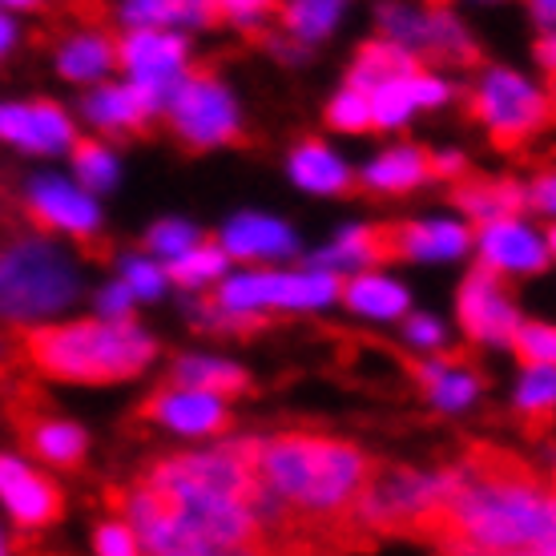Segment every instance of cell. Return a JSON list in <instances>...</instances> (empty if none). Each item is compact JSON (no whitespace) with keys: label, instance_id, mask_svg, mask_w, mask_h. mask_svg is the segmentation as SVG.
Returning a JSON list of instances; mask_svg holds the SVG:
<instances>
[{"label":"cell","instance_id":"1","mask_svg":"<svg viewBox=\"0 0 556 556\" xmlns=\"http://www.w3.org/2000/svg\"><path fill=\"white\" fill-rule=\"evenodd\" d=\"M553 484L532 464L492 444H468L440 468V501L419 541L440 556H504L553 548Z\"/></svg>","mask_w":556,"mask_h":556},{"label":"cell","instance_id":"2","mask_svg":"<svg viewBox=\"0 0 556 556\" xmlns=\"http://www.w3.org/2000/svg\"><path fill=\"white\" fill-rule=\"evenodd\" d=\"M254 480L270 492L291 525V536L319 541L334 553L367 548L355 529V501L376 459L363 447L315 435V431H282L251 447Z\"/></svg>","mask_w":556,"mask_h":556},{"label":"cell","instance_id":"3","mask_svg":"<svg viewBox=\"0 0 556 556\" xmlns=\"http://www.w3.org/2000/svg\"><path fill=\"white\" fill-rule=\"evenodd\" d=\"M28 359L61 383H117L153 359V339L134 319H89L37 327L25 339Z\"/></svg>","mask_w":556,"mask_h":556},{"label":"cell","instance_id":"4","mask_svg":"<svg viewBox=\"0 0 556 556\" xmlns=\"http://www.w3.org/2000/svg\"><path fill=\"white\" fill-rule=\"evenodd\" d=\"M77 299V270L53 242L9 238L0 247V319H49Z\"/></svg>","mask_w":556,"mask_h":556},{"label":"cell","instance_id":"5","mask_svg":"<svg viewBox=\"0 0 556 556\" xmlns=\"http://www.w3.org/2000/svg\"><path fill=\"white\" fill-rule=\"evenodd\" d=\"M440 501V472H419L404 464H371L355 501V529L371 544L376 536H416Z\"/></svg>","mask_w":556,"mask_h":556},{"label":"cell","instance_id":"6","mask_svg":"<svg viewBox=\"0 0 556 556\" xmlns=\"http://www.w3.org/2000/svg\"><path fill=\"white\" fill-rule=\"evenodd\" d=\"M472 113L488 126L496 150H520L525 141L536 138L548 126L553 105H548V93H541L520 73L492 70L476 89Z\"/></svg>","mask_w":556,"mask_h":556},{"label":"cell","instance_id":"7","mask_svg":"<svg viewBox=\"0 0 556 556\" xmlns=\"http://www.w3.org/2000/svg\"><path fill=\"white\" fill-rule=\"evenodd\" d=\"M343 278L331 270H270V275H238L218 291L223 311H242V315H263L270 306L278 311H311V306H327L339 299Z\"/></svg>","mask_w":556,"mask_h":556},{"label":"cell","instance_id":"8","mask_svg":"<svg viewBox=\"0 0 556 556\" xmlns=\"http://www.w3.org/2000/svg\"><path fill=\"white\" fill-rule=\"evenodd\" d=\"M166 101H169V122H174V129L194 150H214V146H226V141L238 138L235 98L214 77H206V73L181 77L166 93Z\"/></svg>","mask_w":556,"mask_h":556},{"label":"cell","instance_id":"9","mask_svg":"<svg viewBox=\"0 0 556 556\" xmlns=\"http://www.w3.org/2000/svg\"><path fill=\"white\" fill-rule=\"evenodd\" d=\"M459 323L476 343H513L516 327H520V311H516L513 294L504 291V278L496 270L476 266L472 275L464 278Z\"/></svg>","mask_w":556,"mask_h":556},{"label":"cell","instance_id":"10","mask_svg":"<svg viewBox=\"0 0 556 556\" xmlns=\"http://www.w3.org/2000/svg\"><path fill=\"white\" fill-rule=\"evenodd\" d=\"M0 504L13 513L21 529H49L65 513V496L49 476L33 472L25 459L0 456Z\"/></svg>","mask_w":556,"mask_h":556},{"label":"cell","instance_id":"11","mask_svg":"<svg viewBox=\"0 0 556 556\" xmlns=\"http://www.w3.org/2000/svg\"><path fill=\"white\" fill-rule=\"evenodd\" d=\"M117 65H126L134 81L150 85L153 93L166 98L169 89L181 81L186 41L174 33H162V28H134L117 49Z\"/></svg>","mask_w":556,"mask_h":556},{"label":"cell","instance_id":"12","mask_svg":"<svg viewBox=\"0 0 556 556\" xmlns=\"http://www.w3.org/2000/svg\"><path fill=\"white\" fill-rule=\"evenodd\" d=\"M141 419L162 424L181 435H214V431L230 428V412L218 395H202V391L186 388H162L153 391L150 400L141 404Z\"/></svg>","mask_w":556,"mask_h":556},{"label":"cell","instance_id":"13","mask_svg":"<svg viewBox=\"0 0 556 556\" xmlns=\"http://www.w3.org/2000/svg\"><path fill=\"white\" fill-rule=\"evenodd\" d=\"M28 214L41 226H56V230H65V235L81 238V242H93V238H98V223H101L98 202L61 178L33 181V190H28Z\"/></svg>","mask_w":556,"mask_h":556},{"label":"cell","instance_id":"14","mask_svg":"<svg viewBox=\"0 0 556 556\" xmlns=\"http://www.w3.org/2000/svg\"><path fill=\"white\" fill-rule=\"evenodd\" d=\"M548 254H553V238H536L529 226H520L516 218L484 226V235H480V258L496 275L501 270H513V275L544 270Z\"/></svg>","mask_w":556,"mask_h":556},{"label":"cell","instance_id":"15","mask_svg":"<svg viewBox=\"0 0 556 556\" xmlns=\"http://www.w3.org/2000/svg\"><path fill=\"white\" fill-rule=\"evenodd\" d=\"M0 138L33 153H56L73 146L70 117L49 105V101H33V105H0Z\"/></svg>","mask_w":556,"mask_h":556},{"label":"cell","instance_id":"16","mask_svg":"<svg viewBox=\"0 0 556 556\" xmlns=\"http://www.w3.org/2000/svg\"><path fill=\"white\" fill-rule=\"evenodd\" d=\"M16 428L25 435V444L53 468H77L85 459V431L70 419H56L49 412H33V407H16Z\"/></svg>","mask_w":556,"mask_h":556},{"label":"cell","instance_id":"17","mask_svg":"<svg viewBox=\"0 0 556 556\" xmlns=\"http://www.w3.org/2000/svg\"><path fill=\"white\" fill-rule=\"evenodd\" d=\"M440 101H447V89L440 81H431L428 73H407V77L383 81L367 93V105H371V126H379V129L404 126L419 105H440Z\"/></svg>","mask_w":556,"mask_h":556},{"label":"cell","instance_id":"18","mask_svg":"<svg viewBox=\"0 0 556 556\" xmlns=\"http://www.w3.org/2000/svg\"><path fill=\"white\" fill-rule=\"evenodd\" d=\"M162 93H153L150 85H110V89H101L93 98L85 101V113H89V122L101 129H113V134H129V129H141L150 122L153 113L162 110Z\"/></svg>","mask_w":556,"mask_h":556},{"label":"cell","instance_id":"19","mask_svg":"<svg viewBox=\"0 0 556 556\" xmlns=\"http://www.w3.org/2000/svg\"><path fill=\"white\" fill-rule=\"evenodd\" d=\"M218 247L235 258H291L299 251V238L287 223H275L266 214H242L223 230Z\"/></svg>","mask_w":556,"mask_h":556},{"label":"cell","instance_id":"20","mask_svg":"<svg viewBox=\"0 0 556 556\" xmlns=\"http://www.w3.org/2000/svg\"><path fill=\"white\" fill-rule=\"evenodd\" d=\"M468 218H476L480 226H492V223H508L516 218L520 210L529 206V198L525 190L516 186V181H504V178H472V181H459L456 194H452Z\"/></svg>","mask_w":556,"mask_h":556},{"label":"cell","instance_id":"21","mask_svg":"<svg viewBox=\"0 0 556 556\" xmlns=\"http://www.w3.org/2000/svg\"><path fill=\"white\" fill-rule=\"evenodd\" d=\"M122 16L134 28H210L223 21L218 0H126Z\"/></svg>","mask_w":556,"mask_h":556},{"label":"cell","instance_id":"22","mask_svg":"<svg viewBox=\"0 0 556 556\" xmlns=\"http://www.w3.org/2000/svg\"><path fill=\"white\" fill-rule=\"evenodd\" d=\"M391 258H400L395 251V223L391 226H351L343 235L334 238L331 251H323L315 258L319 270L327 266H367V263H391Z\"/></svg>","mask_w":556,"mask_h":556},{"label":"cell","instance_id":"23","mask_svg":"<svg viewBox=\"0 0 556 556\" xmlns=\"http://www.w3.org/2000/svg\"><path fill=\"white\" fill-rule=\"evenodd\" d=\"M472 247V235L459 223H395L400 258H459Z\"/></svg>","mask_w":556,"mask_h":556},{"label":"cell","instance_id":"24","mask_svg":"<svg viewBox=\"0 0 556 556\" xmlns=\"http://www.w3.org/2000/svg\"><path fill=\"white\" fill-rule=\"evenodd\" d=\"M407 73H424V61L412 56L407 49H400V45H391V41H367L359 53H355L348 89H355V93H371L376 85L395 81V77H407Z\"/></svg>","mask_w":556,"mask_h":556},{"label":"cell","instance_id":"25","mask_svg":"<svg viewBox=\"0 0 556 556\" xmlns=\"http://www.w3.org/2000/svg\"><path fill=\"white\" fill-rule=\"evenodd\" d=\"M431 178V153L412 150V146H400V150H388L383 157H376L363 181L367 190H379V194H404V190H416Z\"/></svg>","mask_w":556,"mask_h":556},{"label":"cell","instance_id":"26","mask_svg":"<svg viewBox=\"0 0 556 556\" xmlns=\"http://www.w3.org/2000/svg\"><path fill=\"white\" fill-rule=\"evenodd\" d=\"M419 379V388L431 395V404L440 407V412H459V407H468L480 395V379L472 371H464L459 359H435V363H416L412 367Z\"/></svg>","mask_w":556,"mask_h":556},{"label":"cell","instance_id":"27","mask_svg":"<svg viewBox=\"0 0 556 556\" xmlns=\"http://www.w3.org/2000/svg\"><path fill=\"white\" fill-rule=\"evenodd\" d=\"M291 178L303 190H315V194H348L351 169L323 141H306L291 153Z\"/></svg>","mask_w":556,"mask_h":556},{"label":"cell","instance_id":"28","mask_svg":"<svg viewBox=\"0 0 556 556\" xmlns=\"http://www.w3.org/2000/svg\"><path fill=\"white\" fill-rule=\"evenodd\" d=\"M174 388H186V391H202V395H238V391H247V371L235 367V363H223V359H206V355H190V359H178L174 363V376H169Z\"/></svg>","mask_w":556,"mask_h":556},{"label":"cell","instance_id":"29","mask_svg":"<svg viewBox=\"0 0 556 556\" xmlns=\"http://www.w3.org/2000/svg\"><path fill=\"white\" fill-rule=\"evenodd\" d=\"M117 65V45L101 33H77L56 49V70L70 81H98Z\"/></svg>","mask_w":556,"mask_h":556},{"label":"cell","instance_id":"30","mask_svg":"<svg viewBox=\"0 0 556 556\" xmlns=\"http://www.w3.org/2000/svg\"><path fill=\"white\" fill-rule=\"evenodd\" d=\"M348 299V306L355 315H367V319H395L407 311V291L391 278L376 275H359L355 282H348V291H339Z\"/></svg>","mask_w":556,"mask_h":556},{"label":"cell","instance_id":"31","mask_svg":"<svg viewBox=\"0 0 556 556\" xmlns=\"http://www.w3.org/2000/svg\"><path fill=\"white\" fill-rule=\"evenodd\" d=\"M343 13V0H287V4H278V16H282V25L291 37L299 41H319L334 28Z\"/></svg>","mask_w":556,"mask_h":556},{"label":"cell","instance_id":"32","mask_svg":"<svg viewBox=\"0 0 556 556\" xmlns=\"http://www.w3.org/2000/svg\"><path fill=\"white\" fill-rule=\"evenodd\" d=\"M226 258H230V254H226L218 242H194L186 254L169 258V278L181 282V287H202L210 278L226 275Z\"/></svg>","mask_w":556,"mask_h":556},{"label":"cell","instance_id":"33","mask_svg":"<svg viewBox=\"0 0 556 556\" xmlns=\"http://www.w3.org/2000/svg\"><path fill=\"white\" fill-rule=\"evenodd\" d=\"M73 166H77V178H81L85 190H110L113 178H117V157L98 141H77Z\"/></svg>","mask_w":556,"mask_h":556},{"label":"cell","instance_id":"34","mask_svg":"<svg viewBox=\"0 0 556 556\" xmlns=\"http://www.w3.org/2000/svg\"><path fill=\"white\" fill-rule=\"evenodd\" d=\"M513 348L525 363V371H536V367H553L556 359V331L548 323H520L513 334Z\"/></svg>","mask_w":556,"mask_h":556},{"label":"cell","instance_id":"35","mask_svg":"<svg viewBox=\"0 0 556 556\" xmlns=\"http://www.w3.org/2000/svg\"><path fill=\"white\" fill-rule=\"evenodd\" d=\"M553 367H536V371L525 376V383L516 391V407L529 419L548 424V416H553Z\"/></svg>","mask_w":556,"mask_h":556},{"label":"cell","instance_id":"36","mask_svg":"<svg viewBox=\"0 0 556 556\" xmlns=\"http://www.w3.org/2000/svg\"><path fill=\"white\" fill-rule=\"evenodd\" d=\"M327 122H331L334 129H348V134H363V129H371V105H367V93L343 89V93L331 101Z\"/></svg>","mask_w":556,"mask_h":556},{"label":"cell","instance_id":"37","mask_svg":"<svg viewBox=\"0 0 556 556\" xmlns=\"http://www.w3.org/2000/svg\"><path fill=\"white\" fill-rule=\"evenodd\" d=\"M93 553L98 556H141V544L126 520H105L93 532Z\"/></svg>","mask_w":556,"mask_h":556},{"label":"cell","instance_id":"38","mask_svg":"<svg viewBox=\"0 0 556 556\" xmlns=\"http://www.w3.org/2000/svg\"><path fill=\"white\" fill-rule=\"evenodd\" d=\"M198 242L194 226L178 223V218H169V223H157L150 235V247L157 254H166V258H178V254H186L190 247Z\"/></svg>","mask_w":556,"mask_h":556},{"label":"cell","instance_id":"39","mask_svg":"<svg viewBox=\"0 0 556 556\" xmlns=\"http://www.w3.org/2000/svg\"><path fill=\"white\" fill-rule=\"evenodd\" d=\"M122 287L129 294H138V299H157L162 294V270L146 258H126L122 266Z\"/></svg>","mask_w":556,"mask_h":556},{"label":"cell","instance_id":"40","mask_svg":"<svg viewBox=\"0 0 556 556\" xmlns=\"http://www.w3.org/2000/svg\"><path fill=\"white\" fill-rule=\"evenodd\" d=\"M278 9V0H218L223 21H238V25H258L263 16Z\"/></svg>","mask_w":556,"mask_h":556},{"label":"cell","instance_id":"41","mask_svg":"<svg viewBox=\"0 0 556 556\" xmlns=\"http://www.w3.org/2000/svg\"><path fill=\"white\" fill-rule=\"evenodd\" d=\"M407 339L416 343V348H440L444 343V327L431 319V315H419V319L407 323Z\"/></svg>","mask_w":556,"mask_h":556},{"label":"cell","instance_id":"42","mask_svg":"<svg viewBox=\"0 0 556 556\" xmlns=\"http://www.w3.org/2000/svg\"><path fill=\"white\" fill-rule=\"evenodd\" d=\"M129 303H134V294L117 282V287H105L101 291V299H98V306H101V315L105 319H129Z\"/></svg>","mask_w":556,"mask_h":556},{"label":"cell","instance_id":"43","mask_svg":"<svg viewBox=\"0 0 556 556\" xmlns=\"http://www.w3.org/2000/svg\"><path fill=\"white\" fill-rule=\"evenodd\" d=\"M532 206H541L544 214H553V174H541V181L532 186V194H525Z\"/></svg>","mask_w":556,"mask_h":556},{"label":"cell","instance_id":"44","mask_svg":"<svg viewBox=\"0 0 556 556\" xmlns=\"http://www.w3.org/2000/svg\"><path fill=\"white\" fill-rule=\"evenodd\" d=\"M532 13L541 16L544 28H553V0H532Z\"/></svg>","mask_w":556,"mask_h":556},{"label":"cell","instance_id":"45","mask_svg":"<svg viewBox=\"0 0 556 556\" xmlns=\"http://www.w3.org/2000/svg\"><path fill=\"white\" fill-rule=\"evenodd\" d=\"M541 65L553 73V33H544V41H541Z\"/></svg>","mask_w":556,"mask_h":556},{"label":"cell","instance_id":"46","mask_svg":"<svg viewBox=\"0 0 556 556\" xmlns=\"http://www.w3.org/2000/svg\"><path fill=\"white\" fill-rule=\"evenodd\" d=\"M9 45H13V25H9L4 16H0V53H4Z\"/></svg>","mask_w":556,"mask_h":556},{"label":"cell","instance_id":"47","mask_svg":"<svg viewBox=\"0 0 556 556\" xmlns=\"http://www.w3.org/2000/svg\"><path fill=\"white\" fill-rule=\"evenodd\" d=\"M504 556H553V548H516V553H504Z\"/></svg>","mask_w":556,"mask_h":556},{"label":"cell","instance_id":"48","mask_svg":"<svg viewBox=\"0 0 556 556\" xmlns=\"http://www.w3.org/2000/svg\"><path fill=\"white\" fill-rule=\"evenodd\" d=\"M9 4H16V9H33V4H41V0H9Z\"/></svg>","mask_w":556,"mask_h":556},{"label":"cell","instance_id":"49","mask_svg":"<svg viewBox=\"0 0 556 556\" xmlns=\"http://www.w3.org/2000/svg\"><path fill=\"white\" fill-rule=\"evenodd\" d=\"M431 4H435V9H444V4H447V0H431Z\"/></svg>","mask_w":556,"mask_h":556},{"label":"cell","instance_id":"50","mask_svg":"<svg viewBox=\"0 0 556 556\" xmlns=\"http://www.w3.org/2000/svg\"><path fill=\"white\" fill-rule=\"evenodd\" d=\"M0 556H4V544H0Z\"/></svg>","mask_w":556,"mask_h":556}]
</instances>
